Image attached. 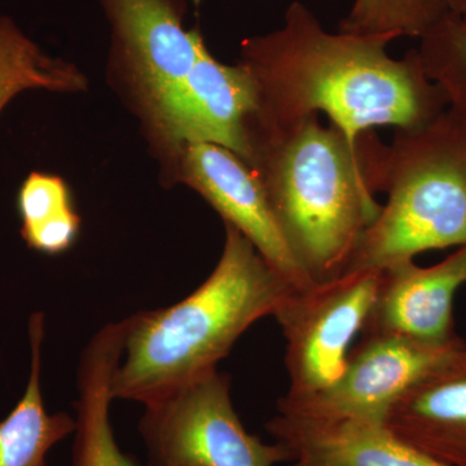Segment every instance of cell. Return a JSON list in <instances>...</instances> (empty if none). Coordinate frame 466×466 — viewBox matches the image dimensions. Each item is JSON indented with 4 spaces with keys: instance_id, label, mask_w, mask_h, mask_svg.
<instances>
[{
    "instance_id": "cell-15",
    "label": "cell",
    "mask_w": 466,
    "mask_h": 466,
    "mask_svg": "<svg viewBox=\"0 0 466 466\" xmlns=\"http://www.w3.org/2000/svg\"><path fill=\"white\" fill-rule=\"evenodd\" d=\"M45 321L41 311L29 319V381L16 406L0 421V466H46L48 452L76 431L75 417L46 410L42 392Z\"/></svg>"
},
{
    "instance_id": "cell-9",
    "label": "cell",
    "mask_w": 466,
    "mask_h": 466,
    "mask_svg": "<svg viewBox=\"0 0 466 466\" xmlns=\"http://www.w3.org/2000/svg\"><path fill=\"white\" fill-rule=\"evenodd\" d=\"M110 27V69L142 118L182 84L205 39L184 26V0H99Z\"/></svg>"
},
{
    "instance_id": "cell-18",
    "label": "cell",
    "mask_w": 466,
    "mask_h": 466,
    "mask_svg": "<svg viewBox=\"0 0 466 466\" xmlns=\"http://www.w3.org/2000/svg\"><path fill=\"white\" fill-rule=\"evenodd\" d=\"M446 14L438 0H354L339 32L422 38Z\"/></svg>"
},
{
    "instance_id": "cell-1",
    "label": "cell",
    "mask_w": 466,
    "mask_h": 466,
    "mask_svg": "<svg viewBox=\"0 0 466 466\" xmlns=\"http://www.w3.org/2000/svg\"><path fill=\"white\" fill-rule=\"evenodd\" d=\"M395 39L327 32L308 5L291 3L281 27L241 42L238 64L258 96L250 128L288 127L324 113L357 142L377 126L431 124L449 109V99L425 75L419 51L400 60L388 54Z\"/></svg>"
},
{
    "instance_id": "cell-21",
    "label": "cell",
    "mask_w": 466,
    "mask_h": 466,
    "mask_svg": "<svg viewBox=\"0 0 466 466\" xmlns=\"http://www.w3.org/2000/svg\"><path fill=\"white\" fill-rule=\"evenodd\" d=\"M438 2L441 3V7L446 9V12H449V14L458 15L464 0H438Z\"/></svg>"
},
{
    "instance_id": "cell-2",
    "label": "cell",
    "mask_w": 466,
    "mask_h": 466,
    "mask_svg": "<svg viewBox=\"0 0 466 466\" xmlns=\"http://www.w3.org/2000/svg\"><path fill=\"white\" fill-rule=\"evenodd\" d=\"M247 164L258 175L279 225L314 283L348 271L379 217L385 144L357 142L318 116L283 128H250Z\"/></svg>"
},
{
    "instance_id": "cell-6",
    "label": "cell",
    "mask_w": 466,
    "mask_h": 466,
    "mask_svg": "<svg viewBox=\"0 0 466 466\" xmlns=\"http://www.w3.org/2000/svg\"><path fill=\"white\" fill-rule=\"evenodd\" d=\"M382 271L350 268L329 280L293 290L275 319L287 341L289 389L280 400L299 401L327 390L342 376L352 342L363 332Z\"/></svg>"
},
{
    "instance_id": "cell-12",
    "label": "cell",
    "mask_w": 466,
    "mask_h": 466,
    "mask_svg": "<svg viewBox=\"0 0 466 466\" xmlns=\"http://www.w3.org/2000/svg\"><path fill=\"white\" fill-rule=\"evenodd\" d=\"M266 429L289 451V466H449L379 422L324 421L278 413Z\"/></svg>"
},
{
    "instance_id": "cell-20",
    "label": "cell",
    "mask_w": 466,
    "mask_h": 466,
    "mask_svg": "<svg viewBox=\"0 0 466 466\" xmlns=\"http://www.w3.org/2000/svg\"><path fill=\"white\" fill-rule=\"evenodd\" d=\"M81 226V216L73 210L43 225L20 229V235L29 249L46 256H58L75 247Z\"/></svg>"
},
{
    "instance_id": "cell-19",
    "label": "cell",
    "mask_w": 466,
    "mask_h": 466,
    "mask_svg": "<svg viewBox=\"0 0 466 466\" xmlns=\"http://www.w3.org/2000/svg\"><path fill=\"white\" fill-rule=\"evenodd\" d=\"M21 228H32L76 210L70 187L58 175L32 171L18 188L16 198Z\"/></svg>"
},
{
    "instance_id": "cell-7",
    "label": "cell",
    "mask_w": 466,
    "mask_h": 466,
    "mask_svg": "<svg viewBox=\"0 0 466 466\" xmlns=\"http://www.w3.org/2000/svg\"><path fill=\"white\" fill-rule=\"evenodd\" d=\"M257 106L258 96L249 73L240 64L220 63L204 43L182 84L143 119L168 182H173L184 147L191 144H217L247 162Z\"/></svg>"
},
{
    "instance_id": "cell-17",
    "label": "cell",
    "mask_w": 466,
    "mask_h": 466,
    "mask_svg": "<svg viewBox=\"0 0 466 466\" xmlns=\"http://www.w3.org/2000/svg\"><path fill=\"white\" fill-rule=\"evenodd\" d=\"M419 51L425 75L440 85L453 112L466 121V26L446 14L422 36Z\"/></svg>"
},
{
    "instance_id": "cell-13",
    "label": "cell",
    "mask_w": 466,
    "mask_h": 466,
    "mask_svg": "<svg viewBox=\"0 0 466 466\" xmlns=\"http://www.w3.org/2000/svg\"><path fill=\"white\" fill-rule=\"evenodd\" d=\"M385 425L449 466H466V348L390 408Z\"/></svg>"
},
{
    "instance_id": "cell-5",
    "label": "cell",
    "mask_w": 466,
    "mask_h": 466,
    "mask_svg": "<svg viewBox=\"0 0 466 466\" xmlns=\"http://www.w3.org/2000/svg\"><path fill=\"white\" fill-rule=\"evenodd\" d=\"M150 466H275L289 451L250 434L233 408L231 379L214 372L144 404L139 421Z\"/></svg>"
},
{
    "instance_id": "cell-10",
    "label": "cell",
    "mask_w": 466,
    "mask_h": 466,
    "mask_svg": "<svg viewBox=\"0 0 466 466\" xmlns=\"http://www.w3.org/2000/svg\"><path fill=\"white\" fill-rule=\"evenodd\" d=\"M173 183L198 192L294 290L315 284L288 244L258 175L232 150L208 143L184 147Z\"/></svg>"
},
{
    "instance_id": "cell-3",
    "label": "cell",
    "mask_w": 466,
    "mask_h": 466,
    "mask_svg": "<svg viewBox=\"0 0 466 466\" xmlns=\"http://www.w3.org/2000/svg\"><path fill=\"white\" fill-rule=\"evenodd\" d=\"M225 229L222 256L200 287L168 308L125 319L113 400L147 404L214 372L242 334L275 317L294 290L240 231Z\"/></svg>"
},
{
    "instance_id": "cell-16",
    "label": "cell",
    "mask_w": 466,
    "mask_h": 466,
    "mask_svg": "<svg viewBox=\"0 0 466 466\" xmlns=\"http://www.w3.org/2000/svg\"><path fill=\"white\" fill-rule=\"evenodd\" d=\"M84 73L50 56L8 16H0V113L27 90L76 94L87 90Z\"/></svg>"
},
{
    "instance_id": "cell-11",
    "label": "cell",
    "mask_w": 466,
    "mask_h": 466,
    "mask_svg": "<svg viewBox=\"0 0 466 466\" xmlns=\"http://www.w3.org/2000/svg\"><path fill=\"white\" fill-rule=\"evenodd\" d=\"M466 283V247L431 267L415 260L383 269L363 334L389 333L443 345L456 337L453 299Z\"/></svg>"
},
{
    "instance_id": "cell-8",
    "label": "cell",
    "mask_w": 466,
    "mask_h": 466,
    "mask_svg": "<svg viewBox=\"0 0 466 466\" xmlns=\"http://www.w3.org/2000/svg\"><path fill=\"white\" fill-rule=\"evenodd\" d=\"M342 376L327 390L299 401L279 400L280 415L385 424L390 408L410 389L453 360L466 341L435 345L400 334H363Z\"/></svg>"
},
{
    "instance_id": "cell-23",
    "label": "cell",
    "mask_w": 466,
    "mask_h": 466,
    "mask_svg": "<svg viewBox=\"0 0 466 466\" xmlns=\"http://www.w3.org/2000/svg\"><path fill=\"white\" fill-rule=\"evenodd\" d=\"M140 466H150V465L147 464V465H140Z\"/></svg>"
},
{
    "instance_id": "cell-22",
    "label": "cell",
    "mask_w": 466,
    "mask_h": 466,
    "mask_svg": "<svg viewBox=\"0 0 466 466\" xmlns=\"http://www.w3.org/2000/svg\"><path fill=\"white\" fill-rule=\"evenodd\" d=\"M458 16L460 20L462 21V24H464V25L466 26V0H464V3H462L461 7H460Z\"/></svg>"
},
{
    "instance_id": "cell-14",
    "label": "cell",
    "mask_w": 466,
    "mask_h": 466,
    "mask_svg": "<svg viewBox=\"0 0 466 466\" xmlns=\"http://www.w3.org/2000/svg\"><path fill=\"white\" fill-rule=\"evenodd\" d=\"M125 343L124 320L104 325L79 360L72 466H140L116 443L110 422L112 380Z\"/></svg>"
},
{
    "instance_id": "cell-4",
    "label": "cell",
    "mask_w": 466,
    "mask_h": 466,
    "mask_svg": "<svg viewBox=\"0 0 466 466\" xmlns=\"http://www.w3.org/2000/svg\"><path fill=\"white\" fill-rule=\"evenodd\" d=\"M388 202L349 268L383 269L424 251L466 247V121L452 109L397 130L383 156Z\"/></svg>"
}]
</instances>
